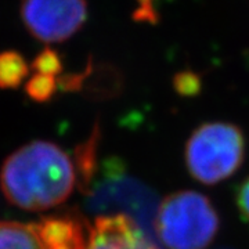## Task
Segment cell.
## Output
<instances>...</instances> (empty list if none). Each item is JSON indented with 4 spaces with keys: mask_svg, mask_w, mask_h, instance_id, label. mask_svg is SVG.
<instances>
[{
    "mask_svg": "<svg viewBox=\"0 0 249 249\" xmlns=\"http://www.w3.org/2000/svg\"><path fill=\"white\" fill-rule=\"evenodd\" d=\"M32 70L36 73H43V75H50L60 78L64 72V62H62L61 55L58 52H55L50 47H46L40 53L34 58L31 64Z\"/></svg>",
    "mask_w": 249,
    "mask_h": 249,
    "instance_id": "8fae6325",
    "label": "cell"
},
{
    "mask_svg": "<svg viewBox=\"0 0 249 249\" xmlns=\"http://www.w3.org/2000/svg\"><path fill=\"white\" fill-rule=\"evenodd\" d=\"M184 160L188 173L199 183L206 186L222 183L244 163V133L230 122H206L188 137Z\"/></svg>",
    "mask_w": 249,
    "mask_h": 249,
    "instance_id": "3957f363",
    "label": "cell"
},
{
    "mask_svg": "<svg viewBox=\"0 0 249 249\" xmlns=\"http://www.w3.org/2000/svg\"><path fill=\"white\" fill-rule=\"evenodd\" d=\"M0 249H45L35 223L0 220Z\"/></svg>",
    "mask_w": 249,
    "mask_h": 249,
    "instance_id": "ba28073f",
    "label": "cell"
},
{
    "mask_svg": "<svg viewBox=\"0 0 249 249\" xmlns=\"http://www.w3.org/2000/svg\"><path fill=\"white\" fill-rule=\"evenodd\" d=\"M219 229L220 217L211 199L193 190L166 196L154 216V232L168 249H206Z\"/></svg>",
    "mask_w": 249,
    "mask_h": 249,
    "instance_id": "7a4b0ae2",
    "label": "cell"
},
{
    "mask_svg": "<svg viewBox=\"0 0 249 249\" xmlns=\"http://www.w3.org/2000/svg\"><path fill=\"white\" fill-rule=\"evenodd\" d=\"M19 17L34 39L62 43L88 21V0H19Z\"/></svg>",
    "mask_w": 249,
    "mask_h": 249,
    "instance_id": "5b68a950",
    "label": "cell"
},
{
    "mask_svg": "<svg viewBox=\"0 0 249 249\" xmlns=\"http://www.w3.org/2000/svg\"><path fill=\"white\" fill-rule=\"evenodd\" d=\"M75 160L58 144L34 140L11 152L0 169V187L10 204L29 212L49 211L72 196Z\"/></svg>",
    "mask_w": 249,
    "mask_h": 249,
    "instance_id": "6da1fadb",
    "label": "cell"
},
{
    "mask_svg": "<svg viewBox=\"0 0 249 249\" xmlns=\"http://www.w3.org/2000/svg\"><path fill=\"white\" fill-rule=\"evenodd\" d=\"M89 249H160L150 234L126 214L97 216L90 227Z\"/></svg>",
    "mask_w": 249,
    "mask_h": 249,
    "instance_id": "8992f818",
    "label": "cell"
},
{
    "mask_svg": "<svg viewBox=\"0 0 249 249\" xmlns=\"http://www.w3.org/2000/svg\"><path fill=\"white\" fill-rule=\"evenodd\" d=\"M235 202H237L241 216L247 222H249V176L238 187V191L235 196Z\"/></svg>",
    "mask_w": 249,
    "mask_h": 249,
    "instance_id": "7c38bea8",
    "label": "cell"
},
{
    "mask_svg": "<svg viewBox=\"0 0 249 249\" xmlns=\"http://www.w3.org/2000/svg\"><path fill=\"white\" fill-rule=\"evenodd\" d=\"M45 249H89L90 226L72 212L49 214L35 222Z\"/></svg>",
    "mask_w": 249,
    "mask_h": 249,
    "instance_id": "52a82bcc",
    "label": "cell"
},
{
    "mask_svg": "<svg viewBox=\"0 0 249 249\" xmlns=\"http://www.w3.org/2000/svg\"><path fill=\"white\" fill-rule=\"evenodd\" d=\"M60 78L43 75V73H34L25 83V91L28 97L32 101L45 104L55 97V93L60 89Z\"/></svg>",
    "mask_w": 249,
    "mask_h": 249,
    "instance_id": "30bf717a",
    "label": "cell"
},
{
    "mask_svg": "<svg viewBox=\"0 0 249 249\" xmlns=\"http://www.w3.org/2000/svg\"><path fill=\"white\" fill-rule=\"evenodd\" d=\"M80 190L91 213L126 214L130 219L137 216L136 223L142 230L150 220L154 206L147 204H152V196L145 194L144 186L127 176L121 160H107L98 163L93 176Z\"/></svg>",
    "mask_w": 249,
    "mask_h": 249,
    "instance_id": "277c9868",
    "label": "cell"
},
{
    "mask_svg": "<svg viewBox=\"0 0 249 249\" xmlns=\"http://www.w3.org/2000/svg\"><path fill=\"white\" fill-rule=\"evenodd\" d=\"M29 75V65L17 50H4L0 53V89L19 88Z\"/></svg>",
    "mask_w": 249,
    "mask_h": 249,
    "instance_id": "9c48e42d",
    "label": "cell"
}]
</instances>
